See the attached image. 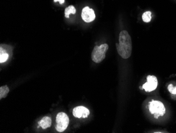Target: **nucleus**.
<instances>
[{"label": "nucleus", "instance_id": "obj_14", "mask_svg": "<svg viewBox=\"0 0 176 133\" xmlns=\"http://www.w3.org/2000/svg\"><path fill=\"white\" fill-rule=\"evenodd\" d=\"M65 0H54V2H59L60 4H62L65 3Z\"/></svg>", "mask_w": 176, "mask_h": 133}, {"label": "nucleus", "instance_id": "obj_9", "mask_svg": "<svg viewBox=\"0 0 176 133\" xmlns=\"http://www.w3.org/2000/svg\"><path fill=\"white\" fill-rule=\"evenodd\" d=\"M1 54H0V63H2L5 61H7L8 58H9V55L7 51L4 49L2 47V46H1Z\"/></svg>", "mask_w": 176, "mask_h": 133}, {"label": "nucleus", "instance_id": "obj_10", "mask_svg": "<svg viewBox=\"0 0 176 133\" xmlns=\"http://www.w3.org/2000/svg\"><path fill=\"white\" fill-rule=\"evenodd\" d=\"M9 89L7 85L2 86L0 88V99L6 97L9 93Z\"/></svg>", "mask_w": 176, "mask_h": 133}, {"label": "nucleus", "instance_id": "obj_11", "mask_svg": "<svg viewBox=\"0 0 176 133\" xmlns=\"http://www.w3.org/2000/svg\"><path fill=\"white\" fill-rule=\"evenodd\" d=\"M76 13V9L73 5H70L65 9V17L66 18H69V15L70 14H75Z\"/></svg>", "mask_w": 176, "mask_h": 133}, {"label": "nucleus", "instance_id": "obj_5", "mask_svg": "<svg viewBox=\"0 0 176 133\" xmlns=\"http://www.w3.org/2000/svg\"><path fill=\"white\" fill-rule=\"evenodd\" d=\"M147 82L144 84L142 88L146 92H151L156 90L158 86V80L155 76L148 75L147 77Z\"/></svg>", "mask_w": 176, "mask_h": 133}, {"label": "nucleus", "instance_id": "obj_6", "mask_svg": "<svg viewBox=\"0 0 176 133\" xmlns=\"http://www.w3.org/2000/svg\"><path fill=\"white\" fill-rule=\"evenodd\" d=\"M81 17L86 22H92L95 18V11L89 7H86L82 11Z\"/></svg>", "mask_w": 176, "mask_h": 133}, {"label": "nucleus", "instance_id": "obj_8", "mask_svg": "<svg viewBox=\"0 0 176 133\" xmlns=\"http://www.w3.org/2000/svg\"><path fill=\"white\" fill-rule=\"evenodd\" d=\"M51 123H52L51 118L49 117L46 116L41 120V121L39 122V124L41 127V128L43 130H46L51 126Z\"/></svg>", "mask_w": 176, "mask_h": 133}, {"label": "nucleus", "instance_id": "obj_3", "mask_svg": "<svg viewBox=\"0 0 176 133\" xmlns=\"http://www.w3.org/2000/svg\"><path fill=\"white\" fill-rule=\"evenodd\" d=\"M149 111L154 114V118H158L159 116H163L166 113L164 105L161 101L152 100L149 103Z\"/></svg>", "mask_w": 176, "mask_h": 133}, {"label": "nucleus", "instance_id": "obj_1", "mask_svg": "<svg viewBox=\"0 0 176 133\" xmlns=\"http://www.w3.org/2000/svg\"><path fill=\"white\" fill-rule=\"evenodd\" d=\"M119 55L124 59L130 57L132 53V41L130 35L126 30L121 31L119 35V43L116 44Z\"/></svg>", "mask_w": 176, "mask_h": 133}, {"label": "nucleus", "instance_id": "obj_4", "mask_svg": "<svg viewBox=\"0 0 176 133\" xmlns=\"http://www.w3.org/2000/svg\"><path fill=\"white\" fill-rule=\"evenodd\" d=\"M69 124V118L68 115L65 113H59L56 117V128L59 132L65 131L68 127Z\"/></svg>", "mask_w": 176, "mask_h": 133}, {"label": "nucleus", "instance_id": "obj_7", "mask_svg": "<svg viewBox=\"0 0 176 133\" xmlns=\"http://www.w3.org/2000/svg\"><path fill=\"white\" fill-rule=\"evenodd\" d=\"M89 114L90 111L83 106H78L73 110V116L76 118H87Z\"/></svg>", "mask_w": 176, "mask_h": 133}, {"label": "nucleus", "instance_id": "obj_12", "mask_svg": "<svg viewBox=\"0 0 176 133\" xmlns=\"http://www.w3.org/2000/svg\"><path fill=\"white\" fill-rule=\"evenodd\" d=\"M142 18L144 22L148 23L150 22L151 20V12L150 11H146L144 12L142 14Z\"/></svg>", "mask_w": 176, "mask_h": 133}, {"label": "nucleus", "instance_id": "obj_2", "mask_svg": "<svg viewBox=\"0 0 176 133\" xmlns=\"http://www.w3.org/2000/svg\"><path fill=\"white\" fill-rule=\"evenodd\" d=\"M108 45L102 44L100 46H95L91 53V59L95 63H100L105 57V54L108 50Z\"/></svg>", "mask_w": 176, "mask_h": 133}, {"label": "nucleus", "instance_id": "obj_13", "mask_svg": "<svg viewBox=\"0 0 176 133\" xmlns=\"http://www.w3.org/2000/svg\"><path fill=\"white\" fill-rule=\"evenodd\" d=\"M168 90L173 94H176V87H174L173 84H169L168 87Z\"/></svg>", "mask_w": 176, "mask_h": 133}]
</instances>
